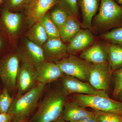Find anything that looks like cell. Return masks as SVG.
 <instances>
[{"instance_id":"277c9868","label":"cell","mask_w":122,"mask_h":122,"mask_svg":"<svg viewBox=\"0 0 122 122\" xmlns=\"http://www.w3.org/2000/svg\"><path fill=\"white\" fill-rule=\"evenodd\" d=\"M20 59L17 51L9 52L0 57V78L5 87L16 90L17 78Z\"/></svg>"},{"instance_id":"9a60e30c","label":"cell","mask_w":122,"mask_h":122,"mask_svg":"<svg viewBox=\"0 0 122 122\" xmlns=\"http://www.w3.org/2000/svg\"><path fill=\"white\" fill-rule=\"evenodd\" d=\"M94 37L89 30H80L70 41L67 46L68 54L73 55L86 48L94 41Z\"/></svg>"},{"instance_id":"44dd1931","label":"cell","mask_w":122,"mask_h":122,"mask_svg":"<svg viewBox=\"0 0 122 122\" xmlns=\"http://www.w3.org/2000/svg\"><path fill=\"white\" fill-rule=\"evenodd\" d=\"M109 65L111 70L116 71L122 66V46H109L107 50Z\"/></svg>"},{"instance_id":"cb8c5ba5","label":"cell","mask_w":122,"mask_h":122,"mask_svg":"<svg viewBox=\"0 0 122 122\" xmlns=\"http://www.w3.org/2000/svg\"><path fill=\"white\" fill-rule=\"evenodd\" d=\"M32 0H4L2 8L13 12L25 9Z\"/></svg>"},{"instance_id":"7402d4cb","label":"cell","mask_w":122,"mask_h":122,"mask_svg":"<svg viewBox=\"0 0 122 122\" xmlns=\"http://www.w3.org/2000/svg\"><path fill=\"white\" fill-rule=\"evenodd\" d=\"M77 0H56L55 6L68 15L76 17L78 14Z\"/></svg>"},{"instance_id":"3957f363","label":"cell","mask_w":122,"mask_h":122,"mask_svg":"<svg viewBox=\"0 0 122 122\" xmlns=\"http://www.w3.org/2000/svg\"><path fill=\"white\" fill-rule=\"evenodd\" d=\"M72 101L83 107L95 111L105 112L122 115V102L110 98L107 92L96 95L74 94Z\"/></svg>"},{"instance_id":"30bf717a","label":"cell","mask_w":122,"mask_h":122,"mask_svg":"<svg viewBox=\"0 0 122 122\" xmlns=\"http://www.w3.org/2000/svg\"><path fill=\"white\" fill-rule=\"evenodd\" d=\"M22 15L2 8L0 14V29L7 36L11 44L16 37L21 25Z\"/></svg>"},{"instance_id":"ba28073f","label":"cell","mask_w":122,"mask_h":122,"mask_svg":"<svg viewBox=\"0 0 122 122\" xmlns=\"http://www.w3.org/2000/svg\"><path fill=\"white\" fill-rule=\"evenodd\" d=\"M111 70L107 62L91 63L88 82L95 89L106 92L109 89Z\"/></svg>"},{"instance_id":"603a6c76","label":"cell","mask_w":122,"mask_h":122,"mask_svg":"<svg viewBox=\"0 0 122 122\" xmlns=\"http://www.w3.org/2000/svg\"><path fill=\"white\" fill-rule=\"evenodd\" d=\"M50 16L51 19L58 31L65 24L70 16L56 6L52 10L50 13Z\"/></svg>"},{"instance_id":"7c38bea8","label":"cell","mask_w":122,"mask_h":122,"mask_svg":"<svg viewBox=\"0 0 122 122\" xmlns=\"http://www.w3.org/2000/svg\"><path fill=\"white\" fill-rule=\"evenodd\" d=\"M61 79V86L67 95L72 94L96 95L106 92L96 89L89 82L65 74Z\"/></svg>"},{"instance_id":"e0dca14e","label":"cell","mask_w":122,"mask_h":122,"mask_svg":"<svg viewBox=\"0 0 122 122\" xmlns=\"http://www.w3.org/2000/svg\"><path fill=\"white\" fill-rule=\"evenodd\" d=\"M81 59L91 63H102L107 62V50L98 44L95 45L83 51L80 55Z\"/></svg>"},{"instance_id":"8d00e7d4","label":"cell","mask_w":122,"mask_h":122,"mask_svg":"<svg viewBox=\"0 0 122 122\" xmlns=\"http://www.w3.org/2000/svg\"><path fill=\"white\" fill-rule=\"evenodd\" d=\"M118 2L122 5V0H118Z\"/></svg>"},{"instance_id":"6da1fadb","label":"cell","mask_w":122,"mask_h":122,"mask_svg":"<svg viewBox=\"0 0 122 122\" xmlns=\"http://www.w3.org/2000/svg\"><path fill=\"white\" fill-rule=\"evenodd\" d=\"M46 90L30 122H51L62 114L67 95L61 84Z\"/></svg>"},{"instance_id":"d6a6232c","label":"cell","mask_w":122,"mask_h":122,"mask_svg":"<svg viewBox=\"0 0 122 122\" xmlns=\"http://www.w3.org/2000/svg\"><path fill=\"white\" fill-rule=\"evenodd\" d=\"M51 122H68L64 120L61 117Z\"/></svg>"},{"instance_id":"4dcf8cb0","label":"cell","mask_w":122,"mask_h":122,"mask_svg":"<svg viewBox=\"0 0 122 122\" xmlns=\"http://www.w3.org/2000/svg\"><path fill=\"white\" fill-rule=\"evenodd\" d=\"M75 122H97L95 117L94 112L89 115L86 116L80 120Z\"/></svg>"},{"instance_id":"d6986e66","label":"cell","mask_w":122,"mask_h":122,"mask_svg":"<svg viewBox=\"0 0 122 122\" xmlns=\"http://www.w3.org/2000/svg\"><path fill=\"white\" fill-rule=\"evenodd\" d=\"M26 36V38L41 47L48 38L47 33L41 22H37L30 26Z\"/></svg>"},{"instance_id":"5bb4252c","label":"cell","mask_w":122,"mask_h":122,"mask_svg":"<svg viewBox=\"0 0 122 122\" xmlns=\"http://www.w3.org/2000/svg\"><path fill=\"white\" fill-rule=\"evenodd\" d=\"M36 70L37 82L46 85L57 81L64 74L56 63L46 61L37 67Z\"/></svg>"},{"instance_id":"ac0fdd59","label":"cell","mask_w":122,"mask_h":122,"mask_svg":"<svg viewBox=\"0 0 122 122\" xmlns=\"http://www.w3.org/2000/svg\"><path fill=\"white\" fill-rule=\"evenodd\" d=\"M79 1L82 13L83 27L90 28L92 19L98 7V0H79Z\"/></svg>"},{"instance_id":"f546056e","label":"cell","mask_w":122,"mask_h":122,"mask_svg":"<svg viewBox=\"0 0 122 122\" xmlns=\"http://www.w3.org/2000/svg\"><path fill=\"white\" fill-rule=\"evenodd\" d=\"M11 45L8 38L0 29V54L9 52Z\"/></svg>"},{"instance_id":"e575fe53","label":"cell","mask_w":122,"mask_h":122,"mask_svg":"<svg viewBox=\"0 0 122 122\" xmlns=\"http://www.w3.org/2000/svg\"><path fill=\"white\" fill-rule=\"evenodd\" d=\"M4 0H0V14L1 12V8H2V5Z\"/></svg>"},{"instance_id":"4316f807","label":"cell","mask_w":122,"mask_h":122,"mask_svg":"<svg viewBox=\"0 0 122 122\" xmlns=\"http://www.w3.org/2000/svg\"><path fill=\"white\" fill-rule=\"evenodd\" d=\"M9 92V90L5 87L0 94V113H8L12 102L13 99Z\"/></svg>"},{"instance_id":"8fae6325","label":"cell","mask_w":122,"mask_h":122,"mask_svg":"<svg viewBox=\"0 0 122 122\" xmlns=\"http://www.w3.org/2000/svg\"><path fill=\"white\" fill-rule=\"evenodd\" d=\"M56 0H32L24 10L25 21L30 26L40 22L49 10L55 5Z\"/></svg>"},{"instance_id":"52a82bcc","label":"cell","mask_w":122,"mask_h":122,"mask_svg":"<svg viewBox=\"0 0 122 122\" xmlns=\"http://www.w3.org/2000/svg\"><path fill=\"white\" fill-rule=\"evenodd\" d=\"M16 51L20 60L30 63L35 68L46 61L42 47L26 37L21 39Z\"/></svg>"},{"instance_id":"d590c367","label":"cell","mask_w":122,"mask_h":122,"mask_svg":"<svg viewBox=\"0 0 122 122\" xmlns=\"http://www.w3.org/2000/svg\"><path fill=\"white\" fill-rule=\"evenodd\" d=\"M19 122H30V119H25V120Z\"/></svg>"},{"instance_id":"4fadbf2b","label":"cell","mask_w":122,"mask_h":122,"mask_svg":"<svg viewBox=\"0 0 122 122\" xmlns=\"http://www.w3.org/2000/svg\"><path fill=\"white\" fill-rule=\"evenodd\" d=\"M46 61L56 63L68 56L67 46L61 38H48L42 46Z\"/></svg>"},{"instance_id":"8992f818","label":"cell","mask_w":122,"mask_h":122,"mask_svg":"<svg viewBox=\"0 0 122 122\" xmlns=\"http://www.w3.org/2000/svg\"><path fill=\"white\" fill-rule=\"evenodd\" d=\"M56 63L65 74L88 81L91 62L70 54Z\"/></svg>"},{"instance_id":"7a4b0ae2","label":"cell","mask_w":122,"mask_h":122,"mask_svg":"<svg viewBox=\"0 0 122 122\" xmlns=\"http://www.w3.org/2000/svg\"><path fill=\"white\" fill-rule=\"evenodd\" d=\"M46 89V85L37 82L22 96L15 98L7 113L11 115L12 122H19L29 119L36 109Z\"/></svg>"},{"instance_id":"9c48e42d","label":"cell","mask_w":122,"mask_h":122,"mask_svg":"<svg viewBox=\"0 0 122 122\" xmlns=\"http://www.w3.org/2000/svg\"><path fill=\"white\" fill-rule=\"evenodd\" d=\"M37 82L36 68L30 63L20 60L17 78V93L15 98L22 96Z\"/></svg>"},{"instance_id":"ffe728a7","label":"cell","mask_w":122,"mask_h":122,"mask_svg":"<svg viewBox=\"0 0 122 122\" xmlns=\"http://www.w3.org/2000/svg\"><path fill=\"white\" fill-rule=\"evenodd\" d=\"M80 29V24L76 17L70 16L65 24L59 30L60 37L63 41L69 42Z\"/></svg>"},{"instance_id":"f1b7e54d","label":"cell","mask_w":122,"mask_h":122,"mask_svg":"<svg viewBox=\"0 0 122 122\" xmlns=\"http://www.w3.org/2000/svg\"><path fill=\"white\" fill-rule=\"evenodd\" d=\"M114 77L115 86L113 95L118 97L122 90V68L115 71Z\"/></svg>"},{"instance_id":"484cf974","label":"cell","mask_w":122,"mask_h":122,"mask_svg":"<svg viewBox=\"0 0 122 122\" xmlns=\"http://www.w3.org/2000/svg\"><path fill=\"white\" fill-rule=\"evenodd\" d=\"M94 112L97 122H122V115L118 114L100 111Z\"/></svg>"},{"instance_id":"d4e9b609","label":"cell","mask_w":122,"mask_h":122,"mask_svg":"<svg viewBox=\"0 0 122 122\" xmlns=\"http://www.w3.org/2000/svg\"><path fill=\"white\" fill-rule=\"evenodd\" d=\"M40 22L45 29L48 38L60 37L59 31L51 19L48 12L44 15Z\"/></svg>"},{"instance_id":"2e32d148","label":"cell","mask_w":122,"mask_h":122,"mask_svg":"<svg viewBox=\"0 0 122 122\" xmlns=\"http://www.w3.org/2000/svg\"><path fill=\"white\" fill-rule=\"evenodd\" d=\"M93 113V112L88 111L85 109V107L80 106L71 101L66 102L61 117L66 122H75Z\"/></svg>"},{"instance_id":"83f0119b","label":"cell","mask_w":122,"mask_h":122,"mask_svg":"<svg viewBox=\"0 0 122 122\" xmlns=\"http://www.w3.org/2000/svg\"><path fill=\"white\" fill-rule=\"evenodd\" d=\"M107 41L122 45V28L115 29L102 35Z\"/></svg>"},{"instance_id":"1f68e13d","label":"cell","mask_w":122,"mask_h":122,"mask_svg":"<svg viewBox=\"0 0 122 122\" xmlns=\"http://www.w3.org/2000/svg\"><path fill=\"white\" fill-rule=\"evenodd\" d=\"M0 122H12L11 115L8 113H0Z\"/></svg>"},{"instance_id":"5b68a950","label":"cell","mask_w":122,"mask_h":122,"mask_svg":"<svg viewBox=\"0 0 122 122\" xmlns=\"http://www.w3.org/2000/svg\"><path fill=\"white\" fill-rule=\"evenodd\" d=\"M122 20V8L114 0H101L95 24L102 28H109Z\"/></svg>"},{"instance_id":"836d02e7","label":"cell","mask_w":122,"mask_h":122,"mask_svg":"<svg viewBox=\"0 0 122 122\" xmlns=\"http://www.w3.org/2000/svg\"><path fill=\"white\" fill-rule=\"evenodd\" d=\"M118 97L119 99V100H120L121 102H122V90L121 92H120V94H119V95Z\"/></svg>"}]
</instances>
